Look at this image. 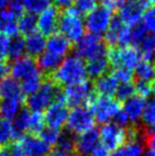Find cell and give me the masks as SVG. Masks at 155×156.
<instances>
[{"instance_id": "obj_22", "label": "cell", "mask_w": 155, "mask_h": 156, "mask_svg": "<svg viewBox=\"0 0 155 156\" xmlns=\"http://www.w3.org/2000/svg\"><path fill=\"white\" fill-rule=\"evenodd\" d=\"M145 99L140 98L138 96H133L125 101L123 105V111L128 115L129 119L132 121V123H137L139 118L143 116V112L145 108Z\"/></svg>"}, {"instance_id": "obj_36", "label": "cell", "mask_w": 155, "mask_h": 156, "mask_svg": "<svg viewBox=\"0 0 155 156\" xmlns=\"http://www.w3.org/2000/svg\"><path fill=\"white\" fill-rule=\"evenodd\" d=\"M44 129H45L44 115L39 112H33L30 116L28 134L33 136H38Z\"/></svg>"}, {"instance_id": "obj_55", "label": "cell", "mask_w": 155, "mask_h": 156, "mask_svg": "<svg viewBox=\"0 0 155 156\" xmlns=\"http://www.w3.org/2000/svg\"><path fill=\"white\" fill-rule=\"evenodd\" d=\"M133 1H134V0H116V5L122 6L128 3H131V2H133Z\"/></svg>"}, {"instance_id": "obj_15", "label": "cell", "mask_w": 155, "mask_h": 156, "mask_svg": "<svg viewBox=\"0 0 155 156\" xmlns=\"http://www.w3.org/2000/svg\"><path fill=\"white\" fill-rule=\"evenodd\" d=\"M37 65L31 56H21V58L14 60L10 67V71L12 74V78L16 81H23L30 74L35 72L37 70Z\"/></svg>"}, {"instance_id": "obj_43", "label": "cell", "mask_w": 155, "mask_h": 156, "mask_svg": "<svg viewBox=\"0 0 155 156\" xmlns=\"http://www.w3.org/2000/svg\"><path fill=\"white\" fill-rule=\"evenodd\" d=\"M148 34V31L143 25H136L131 29V44L138 46L141 43L145 36Z\"/></svg>"}, {"instance_id": "obj_18", "label": "cell", "mask_w": 155, "mask_h": 156, "mask_svg": "<svg viewBox=\"0 0 155 156\" xmlns=\"http://www.w3.org/2000/svg\"><path fill=\"white\" fill-rule=\"evenodd\" d=\"M69 50H70V41L60 33H55V34L49 36V38L47 39L46 51L50 52L54 55L64 58V56L68 53Z\"/></svg>"}, {"instance_id": "obj_32", "label": "cell", "mask_w": 155, "mask_h": 156, "mask_svg": "<svg viewBox=\"0 0 155 156\" xmlns=\"http://www.w3.org/2000/svg\"><path fill=\"white\" fill-rule=\"evenodd\" d=\"M17 29L23 35H29L35 32L36 29V16L30 13H23L18 17L17 20Z\"/></svg>"}, {"instance_id": "obj_13", "label": "cell", "mask_w": 155, "mask_h": 156, "mask_svg": "<svg viewBox=\"0 0 155 156\" xmlns=\"http://www.w3.org/2000/svg\"><path fill=\"white\" fill-rule=\"evenodd\" d=\"M68 114L69 112L67 105L52 104L46 111L45 115H44V120H45V123L48 125V127L62 129L63 125L67 121Z\"/></svg>"}, {"instance_id": "obj_29", "label": "cell", "mask_w": 155, "mask_h": 156, "mask_svg": "<svg viewBox=\"0 0 155 156\" xmlns=\"http://www.w3.org/2000/svg\"><path fill=\"white\" fill-rule=\"evenodd\" d=\"M128 28V26L119 18V16L113 17L110 23V27L105 32V41L110 45H117L118 38L120 37L121 33Z\"/></svg>"}, {"instance_id": "obj_17", "label": "cell", "mask_w": 155, "mask_h": 156, "mask_svg": "<svg viewBox=\"0 0 155 156\" xmlns=\"http://www.w3.org/2000/svg\"><path fill=\"white\" fill-rule=\"evenodd\" d=\"M93 86L97 96L112 98L116 94L118 82L115 80L112 74L105 73L100 76V78L96 79Z\"/></svg>"}, {"instance_id": "obj_25", "label": "cell", "mask_w": 155, "mask_h": 156, "mask_svg": "<svg viewBox=\"0 0 155 156\" xmlns=\"http://www.w3.org/2000/svg\"><path fill=\"white\" fill-rule=\"evenodd\" d=\"M0 34L8 37H13L18 34L17 18L8 11H2L0 13Z\"/></svg>"}, {"instance_id": "obj_5", "label": "cell", "mask_w": 155, "mask_h": 156, "mask_svg": "<svg viewBox=\"0 0 155 156\" xmlns=\"http://www.w3.org/2000/svg\"><path fill=\"white\" fill-rule=\"evenodd\" d=\"M67 129L73 134H80L93 129L95 125V116L89 107L78 106L73 107L68 114L67 118Z\"/></svg>"}, {"instance_id": "obj_44", "label": "cell", "mask_w": 155, "mask_h": 156, "mask_svg": "<svg viewBox=\"0 0 155 156\" xmlns=\"http://www.w3.org/2000/svg\"><path fill=\"white\" fill-rule=\"evenodd\" d=\"M114 79L120 84H123V83H129L132 81L133 79V73L131 70L124 69V68H115L113 70L112 73Z\"/></svg>"}, {"instance_id": "obj_39", "label": "cell", "mask_w": 155, "mask_h": 156, "mask_svg": "<svg viewBox=\"0 0 155 156\" xmlns=\"http://www.w3.org/2000/svg\"><path fill=\"white\" fill-rule=\"evenodd\" d=\"M61 132H62V129L47 127V129H44L38 136L44 142H46V144L51 147V146H55L56 144L58 138H60Z\"/></svg>"}, {"instance_id": "obj_58", "label": "cell", "mask_w": 155, "mask_h": 156, "mask_svg": "<svg viewBox=\"0 0 155 156\" xmlns=\"http://www.w3.org/2000/svg\"><path fill=\"white\" fill-rule=\"evenodd\" d=\"M152 94H153L155 97V81L153 82V84H152Z\"/></svg>"}, {"instance_id": "obj_3", "label": "cell", "mask_w": 155, "mask_h": 156, "mask_svg": "<svg viewBox=\"0 0 155 156\" xmlns=\"http://www.w3.org/2000/svg\"><path fill=\"white\" fill-rule=\"evenodd\" d=\"M58 30L69 41L78 43L85 35V25L82 16L75 12L72 9L60 15Z\"/></svg>"}, {"instance_id": "obj_16", "label": "cell", "mask_w": 155, "mask_h": 156, "mask_svg": "<svg viewBox=\"0 0 155 156\" xmlns=\"http://www.w3.org/2000/svg\"><path fill=\"white\" fill-rule=\"evenodd\" d=\"M3 99L25 101V94L21 90L20 84L12 76H4L0 81V100Z\"/></svg>"}, {"instance_id": "obj_35", "label": "cell", "mask_w": 155, "mask_h": 156, "mask_svg": "<svg viewBox=\"0 0 155 156\" xmlns=\"http://www.w3.org/2000/svg\"><path fill=\"white\" fill-rule=\"evenodd\" d=\"M14 141L13 126L9 120L0 119V147L5 148Z\"/></svg>"}, {"instance_id": "obj_26", "label": "cell", "mask_w": 155, "mask_h": 156, "mask_svg": "<svg viewBox=\"0 0 155 156\" xmlns=\"http://www.w3.org/2000/svg\"><path fill=\"white\" fill-rule=\"evenodd\" d=\"M44 81H45L44 72H41L39 69H37L32 74H30V76H27L26 79H23L20 84L21 90H23V94H32L33 93H35L39 87L41 86Z\"/></svg>"}, {"instance_id": "obj_33", "label": "cell", "mask_w": 155, "mask_h": 156, "mask_svg": "<svg viewBox=\"0 0 155 156\" xmlns=\"http://www.w3.org/2000/svg\"><path fill=\"white\" fill-rule=\"evenodd\" d=\"M26 51L25 38L21 35H15L11 37L10 45H9L8 50V58L17 60V58L23 56V52Z\"/></svg>"}, {"instance_id": "obj_20", "label": "cell", "mask_w": 155, "mask_h": 156, "mask_svg": "<svg viewBox=\"0 0 155 156\" xmlns=\"http://www.w3.org/2000/svg\"><path fill=\"white\" fill-rule=\"evenodd\" d=\"M108 67H110V61H108V52L105 54H101L90 60H87L86 64V72L87 76L93 79H98L101 76L106 73Z\"/></svg>"}, {"instance_id": "obj_48", "label": "cell", "mask_w": 155, "mask_h": 156, "mask_svg": "<svg viewBox=\"0 0 155 156\" xmlns=\"http://www.w3.org/2000/svg\"><path fill=\"white\" fill-rule=\"evenodd\" d=\"M8 148L9 151H10V156H28L18 140L13 141L10 146H8Z\"/></svg>"}, {"instance_id": "obj_52", "label": "cell", "mask_w": 155, "mask_h": 156, "mask_svg": "<svg viewBox=\"0 0 155 156\" xmlns=\"http://www.w3.org/2000/svg\"><path fill=\"white\" fill-rule=\"evenodd\" d=\"M154 1L155 0H135V2H136V3L138 4L143 10H145V9H149L150 6H152L154 3Z\"/></svg>"}, {"instance_id": "obj_46", "label": "cell", "mask_w": 155, "mask_h": 156, "mask_svg": "<svg viewBox=\"0 0 155 156\" xmlns=\"http://www.w3.org/2000/svg\"><path fill=\"white\" fill-rule=\"evenodd\" d=\"M23 5L21 0H10L8 4V12L11 13L13 16L18 18L19 16L23 14Z\"/></svg>"}, {"instance_id": "obj_1", "label": "cell", "mask_w": 155, "mask_h": 156, "mask_svg": "<svg viewBox=\"0 0 155 156\" xmlns=\"http://www.w3.org/2000/svg\"><path fill=\"white\" fill-rule=\"evenodd\" d=\"M51 74V80L58 86L78 84L86 81V64L77 54L68 55L63 58L60 66Z\"/></svg>"}, {"instance_id": "obj_40", "label": "cell", "mask_w": 155, "mask_h": 156, "mask_svg": "<svg viewBox=\"0 0 155 156\" xmlns=\"http://www.w3.org/2000/svg\"><path fill=\"white\" fill-rule=\"evenodd\" d=\"M135 94V85L132 82L123 83V84L118 85L117 90H116V98L118 102H122V101H126L129 98L133 97Z\"/></svg>"}, {"instance_id": "obj_12", "label": "cell", "mask_w": 155, "mask_h": 156, "mask_svg": "<svg viewBox=\"0 0 155 156\" xmlns=\"http://www.w3.org/2000/svg\"><path fill=\"white\" fill-rule=\"evenodd\" d=\"M100 139L99 129L97 127L88 129L76 137L75 156H87L96 147Z\"/></svg>"}, {"instance_id": "obj_47", "label": "cell", "mask_w": 155, "mask_h": 156, "mask_svg": "<svg viewBox=\"0 0 155 156\" xmlns=\"http://www.w3.org/2000/svg\"><path fill=\"white\" fill-rule=\"evenodd\" d=\"M112 120L114 121V124L118 125V126H121V127L128 125L129 121H130L128 115H126L125 112H124L123 109H119V111L116 113V115L113 117Z\"/></svg>"}, {"instance_id": "obj_21", "label": "cell", "mask_w": 155, "mask_h": 156, "mask_svg": "<svg viewBox=\"0 0 155 156\" xmlns=\"http://www.w3.org/2000/svg\"><path fill=\"white\" fill-rule=\"evenodd\" d=\"M46 44L47 39L45 38L43 34L35 31L31 34L27 35V38L25 39L26 51L29 53V56H39L41 53H44L46 50Z\"/></svg>"}, {"instance_id": "obj_6", "label": "cell", "mask_w": 155, "mask_h": 156, "mask_svg": "<svg viewBox=\"0 0 155 156\" xmlns=\"http://www.w3.org/2000/svg\"><path fill=\"white\" fill-rule=\"evenodd\" d=\"M108 61L115 68L132 71L141 62V53L134 47H119L108 51Z\"/></svg>"}, {"instance_id": "obj_53", "label": "cell", "mask_w": 155, "mask_h": 156, "mask_svg": "<svg viewBox=\"0 0 155 156\" xmlns=\"http://www.w3.org/2000/svg\"><path fill=\"white\" fill-rule=\"evenodd\" d=\"M100 1L102 2V5L106 6L111 10L116 5V0H100Z\"/></svg>"}, {"instance_id": "obj_51", "label": "cell", "mask_w": 155, "mask_h": 156, "mask_svg": "<svg viewBox=\"0 0 155 156\" xmlns=\"http://www.w3.org/2000/svg\"><path fill=\"white\" fill-rule=\"evenodd\" d=\"M53 2L55 3V5L58 8H62V9H66L72 4L73 0H53Z\"/></svg>"}, {"instance_id": "obj_30", "label": "cell", "mask_w": 155, "mask_h": 156, "mask_svg": "<svg viewBox=\"0 0 155 156\" xmlns=\"http://www.w3.org/2000/svg\"><path fill=\"white\" fill-rule=\"evenodd\" d=\"M135 76L138 79V81L151 84L155 81V65L151 62L141 61L135 68Z\"/></svg>"}, {"instance_id": "obj_27", "label": "cell", "mask_w": 155, "mask_h": 156, "mask_svg": "<svg viewBox=\"0 0 155 156\" xmlns=\"http://www.w3.org/2000/svg\"><path fill=\"white\" fill-rule=\"evenodd\" d=\"M63 58L58 55L50 53V52L46 51L41 53L37 58V66L39 67V70L41 72H47V73H52L55 71L56 68L60 66L62 63Z\"/></svg>"}, {"instance_id": "obj_41", "label": "cell", "mask_w": 155, "mask_h": 156, "mask_svg": "<svg viewBox=\"0 0 155 156\" xmlns=\"http://www.w3.org/2000/svg\"><path fill=\"white\" fill-rule=\"evenodd\" d=\"M143 121L149 127L155 125V100L146 103L143 112Z\"/></svg>"}, {"instance_id": "obj_45", "label": "cell", "mask_w": 155, "mask_h": 156, "mask_svg": "<svg viewBox=\"0 0 155 156\" xmlns=\"http://www.w3.org/2000/svg\"><path fill=\"white\" fill-rule=\"evenodd\" d=\"M135 93H137L138 97L145 99L152 94V84L143 81H138L135 85Z\"/></svg>"}, {"instance_id": "obj_54", "label": "cell", "mask_w": 155, "mask_h": 156, "mask_svg": "<svg viewBox=\"0 0 155 156\" xmlns=\"http://www.w3.org/2000/svg\"><path fill=\"white\" fill-rule=\"evenodd\" d=\"M46 156H72V155L67 154V153H64V152H61V151H58V150H53Z\"/></svg>"}, {"instance_id": "obj_57", "label": "cell", "mask_w": 155, "mask_h": 156, "mask_svg": "<svg viewBox=\"0 0 155 156\" xmlns=\"http://www.w3.org/2000/svg\"><path fill=\"white\" fill-rule=\"evenodd\" d=\"M143 156H155V150H149L145 153Z\"/></svg>"}, {"instance_id": "obj_34", "label": "cell", "mask_w": 155, "mask_h": 156, "mask_svg": "<svg viewBox=\"0 0 155 156\" xmlns=\"http://www.w3.org/2000/svg\"><path fill=\"white\" fill-rule=\"evenodd\" d=\"M143 151V144L140 141L126 142L121 148L117 149L111 156H140Z\"/></svg>"}, {"instance_id": "obj_10", "label": "cell", "mask_w": 155, "mask_h": 156, "mask_svg": "<svg viewBox=\"0 0 155 156\" xmlns=\"http://www.w3.org/2000/svg\"><path fill=\"white\" fill-rule=\"evenodd\" d=\"M90 109L93 111L98 123L106 124V122L112 120L117 112L121 108L120 103L115 99L108 97H98L91 105Z\"/></svg>"}, {"instance_id": "obj_56", "label": "cell", "mask_w": 155, "mask_h": 156, "mask_svg": "<svg viewBox=\"0 0 155 156\" xmlns=\"http://www.w3.org/2000/svg\"><path fill=\"white\" fill-rule=\"evenodd\" d=\"M9 2H10V0H0V11H2L5 6H8Z\"/></svg>"}, {"instance_id": "obj_31", "label": "cell", "mask_w": 155, "mask_h": 156, "mask_svg": "<svg viewBox=\"0 0 155 156\" xmlns=\"http://www.w3.org/2000/svg\"><path fill=\"white\" fill-rule=\"evenodd\" d=\"M138 46L143 53V61L153 62L155 60V33H148Z\"/></svg>"}, {"instance_id": "obj_7", "label": "cell", "mask_w": 155, "mask_h": 156, "mask_svg": "<svg viewBox=\"0 0 155 156\" xmlns=\"http://www.w3.org/2000/svg\"><path fill=\"white\" fill-rule=\"evenodd\" d=\"M113 19L112 10L104 5H99L86 15L84 25L90 34L100 36L106 32Z\"/></svg>"}, {"instance_id": "obj_8", "label": "cell", "mask_w": 155, "mask_h": 156, "mask_svg": "<svg viewBox=\"0 0 155 156\" xmlns=\"http://www.w3.org/2000/svg\"><path fill=\"white\" fill-rule=\"evenodd\" d=\"M76 51H77V55L81 58H84L90 60L98 55L107 53L108 50L105 44L101 41V37L88 33L77 43Z\"/></svg>"}, {"instance_id": "obj_37", "label": "cell", "mask_w": 155, "mask_h": 156, "mask_svg": "<svg viewBox=\"0 0 155 156\" xmlns=\"http://www.w3.org/2000/svg\"><path fill=\"white\" fill-rule=\"evenodd\" d=\"M23 9L28 11L30 14H39L44 10L50 6L51 0H21Z\"/></svg>"}, {"instance_id": "obj_28", "label": "cell", "mask_w": 155, "mask_h": 156, "mask_svg": "<svg viewBox=\"0 0 155 156\" xmlns=\"http://www.w3.org/2000/svg\"><path fill=\"white\" fill-rule=\"evenodd\" d=\"M56 150L61 152L67 153L75 156V150H76V136L73 133H71L69 129H65L61 132L60 138L56 142Z\"/></svg>"}, {"instance_id": "obj_19", "label": "cell", "mask_w": 155, "mask_h": 156, "mask_svg": "<svg viewBox=\"0 0 155 156\" xmlns=\"http://www.w3.org/2000/svg\"><path fill=\"white\" fill-rule=\"evenodd\" d=\"M143 9L138 5L135 1L128 3L125 5L120 6L119 18L125 23L126 26L139 25L140 20L143 19Z\"/></svg>"}, {"instance_id": "obj_50", "label": "cell", "mask_w": 155, "mask_h": 156, "mask_svg": "<svg viewBox=\"0 0 155 156\" xmlns=\"http://www.w3.org/2000/svg\"><path fill=\"white\" fill-rule=\"evenodd\" d=\"M9 71V66L8 63H6V58L0 56V81L6 76V73Z\"/></svg>"}, {"instance_id": "obj_14", "label": "cell", "mask_w": 155, "mask_h": 156, "mask_svg": "<svg viewBox=\"0 0 155 156\" xmlns=\"http://www.w3.org/2000/svg\"><path fill=\"white\" fill-rule=\"evenodd\" d=\"M18 141L28 156H46L51 152V147L44 142L38 136L26 134Z\"/></svg>"}, {"instance_id": "obj_42", "label": "cell", "mask_w": 155, "mask_h": 156, "mask_svg": "<svg viewBox=\"0 0 155 156\" xmlns=\"http://www.w3.org/2000/svg\"><path fill=\"white\" fill-rule=\"evenodd\" d=\"M143 23L147 31L155 33V5L150 6L143 14Z\"/></svg>"}, {"instance_id": "obj_24", "label": "cell", "mask_w": 155, "mask_h": 156, "mask_svg": "<svg viewBox=\"0 0 155 156\" xmlns=\"http://www.w3.org/2000/svg\"><path fill=\"white\" fill-rule=\"evenodd\" d=\"M25 101L14 100V99H3L0 100V117L1 119L9 120L16 117V115L20 111L21 105Z\"/></svg>"}, {"instance_id": "obj_9", "label": "cell", "mask_w": 155, "mask_h": 156, "mask_svg": "<svg viewBox=\"0 0 155 156\" xmlns=\"http://www.w3.org/2000/svg\"><path fill=\"white\" fill-rule=\"evenodd\" d=\"M102 146L107 151H116L126 144V132L124 127L114 123H106L99 131Z\"/></svg>"}, {"instance_id": "obj_38", "label": "cell", "mask_w": 155, "mask_h": 156, "mask_svg": "<svg viewBox=\"0 0 155 156\" xmlns=\"http://www.w3.org/2000/svg\"><path fill=\"white\" fill-rule=\"evenodd\" d=\"M98 0H73L72 2V10L77 14L87 15L97 8Z\"/></svg>"}, {"instance_id": "obj_11", "label": "cell", "mask_w": 155, "mask_h": 156, "mask_svg": "<svg viewBox=\"0 0 155 156\" xmlns=\"http://www.w3.org/2000/svg\"><path fill=\"white\" fill-rule=\"evenodd\" d=\"M58 20L60 14L58 9L49 6L39 13L38 17H36V28L44 36H51L58 30Z\"/></svg>"}, {"instance_id": "obj_23", "label": "cell", "mask_w": 155, "mask_h": 156, "mask_svg": "<svg viewBox=\"0 0 155 156\" xmlns=\"http://www.w3.org/2000/svg\"><path fill=\"white\" fill-rule=\"evenodd\" d=\"M30 114L29 109L23 107V109L19 111V113L16 115L13 122V132H14V141L20 139L23 136L26 135V132H28L29 127V120H30Z\"/></svg>"}, {"instance_id": "obj_49", "label": "cell", "mask_w": 155, "mask_h": 156, "mask_svg": "<svg viewBox=\"0 0 155 156\" xmlns=\"http://www.w3.org/2000/svg\"><path fill=\"white\" fill-rule=\"evenodd\" d=\"M87 156H110V154H108V151L103 146L98 144Z\"/></svg>"}, {"instance_id": "obj_2", "label": "cell", "mask_w": 155, "mask_h": 156, "mask_svg": "<svg viewBox=\"0 0 155 156\" xmlns=\"http://www.w3.org/2000/svg\"><path fill=\"white\" fill-rule=\"evenodd\" d=\"M64 91L66 96V105L69 107L87 106L90 108L98 98L97 94L93 90V84L87 80L67 86Z\"/></svg>"}, {"instance_id": "obj_4", "label": "cell", "mask_w": 155, "mask_h": 156, "mask_svg": "<svg viewBox=\"0 0 155 156\" xmlns=\"http://www.w3.org/2000/svg\"><path fill=\"white\" fill-rule=\"evenodd\" d=\"M58 88V85L55 84L52 80L45 79L41 86L39 87L35 93L29 94L25 100L26 105L28 109H31L33 112H39L48 108L50 105L53 104L54 96Z\"/></svg>"}]
</instances>
